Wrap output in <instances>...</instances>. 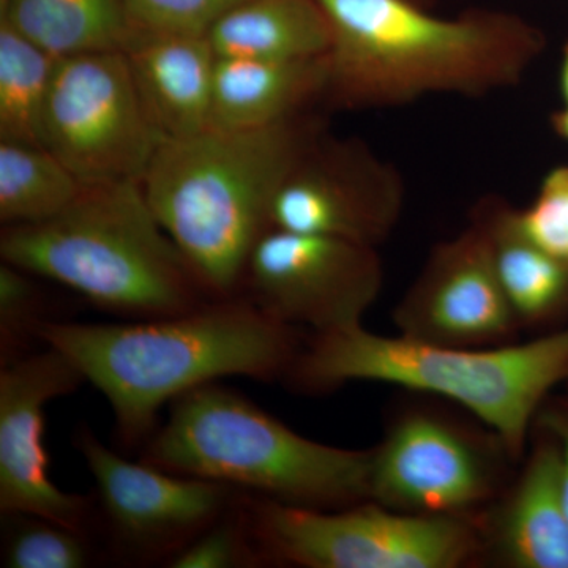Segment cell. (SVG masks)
Wrapping results in <instances>:
<instances>
[{
  "instance_id": "obj_4",
  "label": "cell",
  "mask_w": 568,
  "mask_h": 568,
  "mask_svg": "<svg viewBox=\"0 0 568 568\" xmlns=\"http://www.w3.org/2000/svg\"><path fill=\"white\" fill-rule=\"evenodd\" d=\"M286 376L308 392L372 381L450 399L487 425L517 459L541 403L568 377V327L521 345L465 347L355 325L313 335Z\"/></svg>"
},
{
  "instance_id": "obj_10",
  "label": "cell",
  "mask_w": 568,
  "mask_h": 568,
  "mask_svg": "<svg viewBox=\"0 0 568 568\" xmlns=\"http://www.w3.org/2000/svg\"><path fill=\"white\" fill-rule=\"evenodd\" d=\"M496 488L497 462L487 447L435 414L396 418L372 450L369 500L394 510L476 521Z\"/></svg>"
},
{
  "instance_id": "obj_21",
  "label": "cell",
  "mask_w": 568,
  "mask_h": 568,
  "mask_svg": "<svg viewBox=\"0 0 568 568\" xmlns=\"http://www.w3.org/2000/svg\"><path fill=\"white\" fill-rule=\"evenodd\" d=\"M89 185L44 145L0 141V222H47L69 209Z\"/></svg>"
},
{
  "instance_id": "obj_2",
  "label": "cell",
  "mask_w": 568,
  "mask_h": 568,
  "mask_svg": "<svg viewBox=\"0 0 568 568\" xmlns=\"http://www.w3.org/2000/svg\"><path fill=\"white\" fill-rule=\"evenodd\" d=\"M320 3L332 28L325 97L347 108L506 88L521 78L541 44L537 29L500 11L444 20L413 0Z\"/></svg>"
},
{
  "instance_id": "obj_11",
  "label": "cell",
  "mask_w": 568,
  "mask_h": 568,
  "mask_svg": "<svg viewBox=\"0 0 568 568\" xmlns=\"http://www.w3.org/2000/svg\"><path fill=\"white\" fill-rule=\"evenodd\" d=\"M84 383L54 347L9 361L0 373V510L84 534L89 500L55 487L44 447V407Z\"/></svg>"
},
{
  "instance_id": "obj_3",
  "label": "cell",
  "mask_w": 568,
  "mask_h": 568,
  "mask_svg": "<svg viewBox=\"0 0 568 568\" xmlns=\"http://www.w3.org/2000/svg\"><path fill=\"white\" fill-rule=\"evenodd\" d=\"M317 138L301 114L261 129H207L153 153L142 190L213 297H234L254 246L272 230L276 193Z\"/></svg>"
},
{
  "instance_id": "obj_23",
  "label": "cell",
  "mask_w": 568,
  "mask_h": 568,
  "mask_svg": "<svg viewBox=\"0 0 568 568\" xmlns=\"http://www.w3.org/2000/svg\"><path fill=\"white\" fill-rule=\"evenodd\" d=\"M88 560L84 534L43 518L14 530L3 558L10 568H81Z\"/></svg>"
},
{
  "instance_id": "obj_26",
  "label": "cell",
  "mask_w": 568,
  "mask_h": 568,
  "mask_svg": "<svg viewBox=\"0 0 568 568\" xmlns=\"http://www.w3.org/2000/svg\"><path fill=\"white\" fill-rule=\"evenodd\" d=\"M518 222L534 244L568 263V168L549 173L536 203L518 212Z\"/></svg>"
},
{
  "instance_id": "obj_25",
  "label": "cell",
  "mask_w": 568,
  "mask_h": 568,
  "mask_svg": "<svg viewBox=\"0 0 568 568\" xmlns=\"http://www.w3.org/2000/svg\"><path fill=\"white\" fill-rule=\"evenodd\" d=\"M261 559V551L250 529L246 514L234 519H219L194 537L171 559L174 568L248 567Z\"/></svg>"
},
{
  "instance_id": "obj_9",
  "label": "cell",
  "mask_w": 568,
  "mask_h": 568,
  "mask_svg": "<svg viewBox=\"0 0 568 568\" xmlns=\"http://www.w3.org/2000/svg\"><path fill=\"white\" fill-rule=\"evenodd\" d=\"M242 284L265 315L317 335L362 325L383 271L373 246L272 227L254 246Z\"/></svg>"
},
{
  "instance_id": "obj_6",
  "label": "cell",
  "mask_w": 568,
  "mask_h": 568,
  "mask_svg": "<svg viewBox=\"0 0 568 568\" xmlns=\"http://www.w3.org/2000/svg\"><path fill=\"white\" fill-rule=\"evenodd\" d=\"M144 462L179 476L256 489L290 506L331 510L369 500L372 450L306 439L215 383L174 399Z\"/></svg>"
},
{
  "instance_id": "obj_5",
  "label": "cell",
  "mask_w": 568,
  "mask_h": 568,
  "mask_svg": "<svg viewBox=\"0 0 568 568\" xmlns=\"http://www.w3.org/2000/svg\"><path fill=\"white\" fill-rule=\"evenodd\" d=\"M0 254L119 315L175 316L209 302L141 181L89 185L47 222L3 227Z\"/></svg>"
},
{
  "instance_id": "obj_20",
  "label": "cell",
  "mask_w": 568,
  "mask_h": 568,
  "mask_svg": "<svg viewBox=\"0 0 568 568\" xmlns=\"http://www.w3.org/2000/svg\"><path fill=\"white\" fill-rule=\"evenodd\" d=\"M497 275L519 324H537L568 301V263L551 256L523 233L518 212L497 209L484 216Z\"/></svg>"
},
{
  "instance_id": "obj_1",
  "label": "cell",
  "mask_w": 568,
  "mask_h": 568,
  "mask_svg": "<svg viewBox=\"0 0 568 568\" xmlns=\"http://www.w3.org/2000/svg\"><path fill=\"white\" fill-rule=\"evenodd\" d=\"M36 336L80 369L112 407L125 444L148 439L171 399L245 376H286L301 353L291 325L278 323L248 298H216L182 315L133 324L41 321Z\"/></svg>"
},
{
  "instance_id": "obj_22",
  "label": "cell",
  "mask_w": 568,
  "mask_h": 568,
  "mask_svg": "<svg viewBox=\"0 0 568 568\" xmlns=\"http://www.w3.org/2000/svg\"><path fill=\"white\" fill-rule=\"evenodd\" d=\"M58 58L0 21V141L41 144Z\"/></svg>"
},
{
  "instance_id": "obj_13",
  "label": "cell",
  "mask_w": 568,
  "mask_h": 568,
  "mask_svg": "<svg viewBox=\"0 0 568 568\" xmlns=\"http://www.w3.org/2000/svg\"><path fill=\"white\" fill-rule=\"evenodd\" d=\"M394 321L398 334L435 345H506L519 325L508 304L480 220L455 241L440 245L410 287Z\"/></svg>"
},
{
  "instance_id": "obj_30",
  "label": "cell",
  "mask_w": 568,
  "mask_h": 568,
  "mask_svg": "<svg viewBox=\"0 0 568 568\" xmlns=\"http://www.w3.org/2000/svg\"><path fill=\"white\" fill-rule=\"evenodd\" d=\"M556 130L560 133V136L566 138L568 141V106L566 111L559 112L555 118Z\"/></svg>"
},
{
  "instance_id": "obj_27",
  "label": "cell",
  "mask_w": 568,
  "mask_h": 568,
  "mask_svg": "<svg viewBox=\"0 0 568 568\" xmlns=\"http://www.w3.org/2000/svg\"><path fill=\"white\" fill-rule=\"evenodd\" d=\"M43 294L32 274L17 265H0V343L2 353L10 355L20 346L26 335L36 336V327L41 323Z\"/></svg>"
},
{
  "instance_id": "obj_29",
  "label": "cell",
  "mask_w": 568,
  "mask_h": 568,
  "mask_svg": "<svg viewBox=\"0 0 568 568\" xmlns=\"http://www.w3.org/2000/svg\"><path fill=\"white\" fill-rule=\"evenodd\" d=\"M560 88H562V95L566 99L568 106V43L566 52H564L562 73H560Z\"/></svg>"
},
{
  "instance_id": "obj_19",
  "label": "cell",
  "mask_w": 568,
  "mask_h": 568,
  "mask_svg": "<svg viewBox=\"0 0 568 568\" xmlns=\"http://www.w3.org/2000/svg\"><path fill=\"white\" fill-rule=\"evenodd\" d=\"M54 58L122 50L132 33L123 0H2V18Z\"/></svg>"
},
{
  "instance_id": "obj_8",
  "label": "cell",
  "mask_w": 568,
  "mask_h": 568,
  "mask_svg": "<svg viewBox=\"0 0 568 568\" xmlns=\"http://www.w3.org/2000/svg\"><path fill=\"white\" fill-rule=\"evenodd\" d=\"M162 142L122 50L58 59L41 144L85 185L142 181Z\"/></svg>"
},
{
  "instance_id": "obj_28",
  "label": "cell",
  "mask_w": 568,
  "mask_h": 568,
  "mask_svg": "<svg viewBox=\"0 0 568 568\" xmlns=\"http://www.w3.org/2000/svg\"><path fill=\"white\" fill-rule=\"evenodd\" d=\"M540 424L558 440L560 458H562V488L568 514V409H547L540 418Z\"/></svg>"
},
{
  "instance_id": "obj_24",
  "label": "cell",
  "mask_w": 568,
  "mask_h": 568,
  "mask_svg": "<svg viewBox=\"0 0 568 568\" xmlns=\"http://www.w3.org/2000/svg\"><path fill=\"white\" fill-rule=\"evenodd\" d=\"M244 0H123L132 31L207 37Z\"/></svg>"
},
{
  "instance_id": "obj_14",
  "label": "cell",
  "mask_w": 568,
  "mask_h": 568,
  "mask_svg": "<svg viewBox=\"0 0 568 568\" xmlns=\"http://www.w3.org/2000/svg\"><path fill=\"white\" fill-rule=\"evenodd\" d=\"M77 447L99 488L104 514L132 547L156 551L197 537L223 517L235 487L119 457L82 426Z\"/></svg>"
},
{
  "instance_id": "obj_31",
  "label": "cell",
  "mask_w": 568,
  "mask_h": 568,
  "mask_svg": "<svg viewBox=\"0 0 568 568\" xmlns=\"http://www.w3.org/2000/svg\"><path fill=\"white\" fill-rule=\"evenodd\" d=\"M413 2H416V3H420V6H426V2H428V0H413Z\"/></svg>"
},
{
  "instance_id": "obj_15",
  "label": "cell",
  "mask_w": 568,
  "mask_h": 568,
  "mask_svg": "<svg viewBox=\"0 0 568 568\" xmlns=\"http://www.w3.org/2000/svg\"><path fill=\"white\" fill-rule=\"evenodd\" d=\"M122 52L162 141L209 129L216 54L207 37L132 31Z\"/></svg>"
},
{
  "instance_id": "obj_16",
  "label": "cell",
  "mask_w": 568,
  "mask_h": 568,
  "mask_svg": "<svg viewBox=\"0 0 568 568\" xmlns=\"http://www.w3.org/2000/svg\"><path fill=\"white\" fill-rule=\"evenodd\" d=\"M488 528L489 544L508 567L568 568L562 458L555 436L548 433V439L530 452Z\"/></svg>"
},
{
  "instance_id": "obj_12",
  "label": "cell",
  "mask_w": 568,
  "mask_h": 568,
  "mask_svg": "<svg viewBox=\"0 0 568 568\" xmlns=\"http://www.w3.org/2000/svg\"><path fill=\"white\" fill-rule=\"evenodd\" d=\"M399 207L398 183L361 144L317 138L276 193L271 222L275 230L375 248Z\"/></svg>"
},
{
  "instance_id": "obj_17",
  "label": "cell",
  "mask_w": 568,
  "mask_h": 568,
  "mask_svg": "<svg viewBox=\"0 0 568 568\" xmlns=\"http://www.w3.org/2000/svg\"><path fill=\"white\" fill-rule=\"evenodd\" d=\"M327 84V54L297 61L216 55L209 129H261L290 121L323 99Z\"/></svg>"
},
{
  "instance_id": "obj_18",
  "label": "cell",
  "mask_w": 568,
  "mask_h": 568,
  "mask_svg": "<svg viewBox=\"0 0 568 568\" xmlns=\"http://www.w3.org/2000/svg\"><path fill=\"white\" fill-rule=\"evenodd\" d=\"M207 39L224 58L297 61L327 54L332 28L320 0H244Z\"/></svg>"
},
{
  "instance_id": "obj_7",
  "label": "cell",
  "mask_w": 568,
  "mask_h": 568,
  "mask_svg": "<svg viewBox=\"0 0 568 568\" xmlns=\"http://www.w3.org/2000/svg\"><path fill=\"white\" fill-rule=\"evenodd\" d=\"M261 555L306 568H458L484 548L474 519L405 514L364 500L343 510L261 499L245 511Z\"/></svg>"
}]
</instances>
